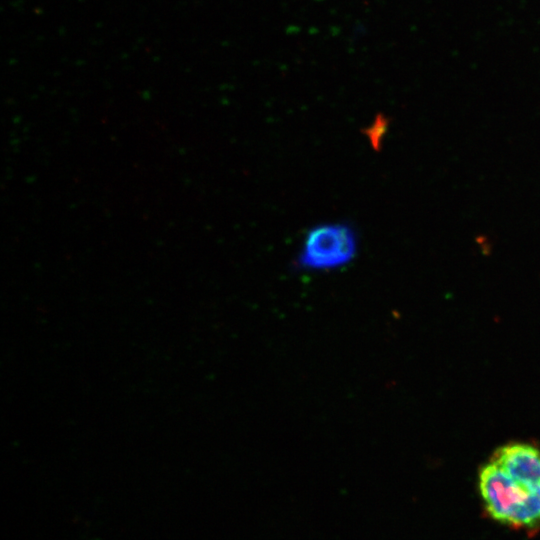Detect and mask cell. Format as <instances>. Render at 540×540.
I'll return each instance as SVG.
<instances>
[{"label": "cell", "mask_w": 540, "mask_h": 540, "mask_svg": "<svg viewBox=\"0 0 540 540\" xmlns=\"http://www.w3.org/2000/svg\"><path fill=\"white\" fill-rule=\"evenodd\" d=\"M487 514L520 529L540 527V448L511 443L498 448L478 476Z\"/></svg>", "instance_id": "cell-1"}, {"label": "cell", "mask_w": 540, "mask_h": 540, "mask_svg": "<svg viewBox=\"0 0 540 540\" xmlns=\"http://www.w3.org/2000/svg\"><path fill=\"white\" fill-rule=\"evenodd\" d=\"M358 238L347 223H325L311 228L300 249L295 267L324 271L348 264L356 255Z\"/></svg>", "instance_id": "cell-2"}]
</instances>
